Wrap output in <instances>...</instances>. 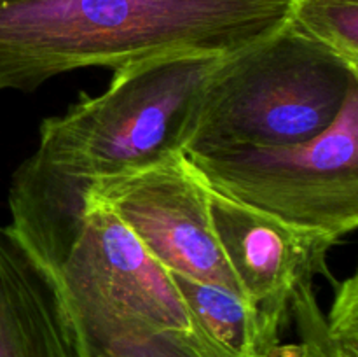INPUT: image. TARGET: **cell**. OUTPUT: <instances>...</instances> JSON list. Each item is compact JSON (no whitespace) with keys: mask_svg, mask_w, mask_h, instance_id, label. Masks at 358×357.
Wrapping results in <instances>:
<instances>
[{"mask_svg":"<svg viewBox=\"0 0 358 357\" xmlns=\"http://www.w3.org/2000/svg\"><path fill=\"white\" fill-rule=\"evenodd\" d=\"M229 55L185 51L129 63L103 93L83 94L42 121L37 149L13 174L9 227L49 272L79 238L96 182L184 154L203 91Z\"/></svg>","mask_w":358,"mask_h":357,"instance_id":"1","label":"cell"},{"mask_svg":"<svg viewBox=\"0 0 358 357\" xmlns=\"http://www.w3.org/2000/svg\"><path fill=\"white\" fill-rule=\"evenodd\" d=\"M290 0H0V93L171 52H229L289 23Z\"/></svg>","mask_w":358,"mask_h":357,"instance_id":"2","label":"cell"},{"mask_svg":"<svg viewBox=\"0 0 358 357\" xmlns=\"http://www.w3.org/2000/svg\"><path fill=\"white\" fill-rule=\"evenodd\" d=\"M358 72L292 23L231 52L201 94L184 154L285 147L331 128Z\"/></svg>","mask_w":358,"mask_h":357,"instance_id":"3","label":"cell"},{"mask_svg":"<svg viewBox=\"0 0 358 357\" xmlns=\"http://www.w3.org/2000/svg\"><path fill=\"white\" fill-rule=\"evenodd\" d=\"M55 276L79 357H199L170 272L103 203Z\"/></svg>","mask_w":358,"mask_h":357,"instance_id":"4","label":"cell"},{"mask_svg":"<svg viewBox=\"0 0 358 357\" xmlns=\"http://www.w3.org/2000/svg\"><path fill=\"white\" fill-rule=\"evenodd\" d=\"M187 158L210 189L252 209L339 240L357 230L358 90L331 128L306 142Z\"/></svg>","mask_w":358,"mask_h":357,"instance_id":"5","label":"cell"},{"mask_svg":"<svg viewBox=\"0 0 358 357\" xmlns=\"http://www.w3.org/2000/svg\"><path fill=\"white\" fill-rule=\"evenodd\" d=\"M210 192L189 158L175 154L96 182L87 198L103 203L166 272L241 296L213 231Z\"/></svg>","mask_w":358,"mask_h":357,"instance_id":"6","label":"cell"},{"mask_svg":"<svg viewBox=\"0 0 358 357\" xmlns=\"http://www.w3.org/2000/svg\"><path fill=\"white\" fill-rule=\"evenodd\" d=\"M210 219L241 296L257 312L269 356L289 328L294 294L313 286L318 275L336 282L327 255L341 240L287 223L213 189Z\"/></svg>","mask_w":358,"mask_h":357,"instance_id":"7","label":"cell"},{"mask_svg":"<svg viewBox=\"0 0 358 357\" xmlns=\"http://www.w3.org/2000/svg\"><path fill=\"white\" fill-rule=\"evenodd\" d=\"M0 357H79L55 273L2 224Z\"/></svg>","mask_w":358,"mask_h":357,"instance_id":"8","label":"cell"},{"mask_svg":"<svg viewBox=\"0 0 358 357\" xmlns=\"http://www.w3.org/2000/svg\"><path fill=\"white\" fill-rule=\"evenodd\" d=\"M199 357H268L257 312L224 287L173 275Z\"/></svg>","mask_w":358,"mask_h":357,"instance_id":"9","label":"cell"},{"mask_svg":"<svg viewBox=\"0 0 358 357\" xmlns=\"http://www.w3.org/2000/svg\"><path fill=\"white\" fill-rule=\"evenodd\" d=\"M289 322L296 328L297 342H280L268 357H358V332L338 331L327 324L313 286L294 294Z\"/></svg>","mask_w":358,"mask_h":357,"instance_id":"10","label":"cell"},{"mask_svg":"<svg viewBox=\"0 0 358 357\" xmlns=\"http://www.w3.org/2000/svg\"><path fill=\"white\" fill-rule=\"evenodd\" d=\"M289 21L358 72V0H290Z\"/></svg>","mask_w":358,"mask_h":357,"instance_id":"11","label":"cell"}]
</instances>
